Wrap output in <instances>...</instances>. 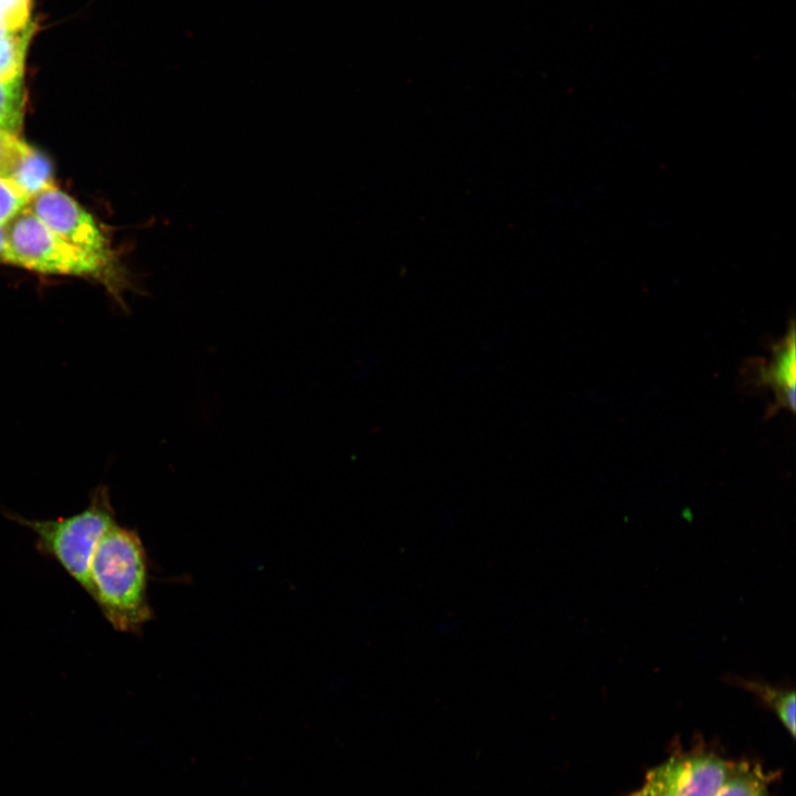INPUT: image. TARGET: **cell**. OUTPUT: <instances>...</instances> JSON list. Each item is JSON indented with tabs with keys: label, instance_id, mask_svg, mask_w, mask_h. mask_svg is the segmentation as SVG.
Segmentation results:
<instances>
[{
	"label": "cell",
	"instance_id": "cell-15",
	"mask_svg": "<svg viewBox=\"0 0 796 796\" xmlns=\"http://www.w3.org/2000/svg\"><path fill=\"white\" fill-rule=\"evenodd\" d=\"M0 262L7 263L6 227L0 224Z\"/></svg>",
	"mask_w": 796,
	"mask_h": 796
},
{
	"label": "cell",
	"instance_id": "cell-9",
	"mask_svg": "<svg viewBox=\"0 0 796 796\" xmlns=\"http://www.w3.org/2000/svg\"><path fill=\"white\" fill-rule=\"evenodd\" d=\"M7 178L11 179L30 199L55 186L51 161L30 145Z\"/></svg>",
	"mask_w": 796,
	"mask_h": 796
},
{
	"label": "cell",
	"instance_id": "cell-2",
	"mask_svg": "<svg viewBox=\"0 0 796 796\" xmlns=\"http://www.w3.org/2000/svg\"><path fill=\"white\" fill-rule=\"evenodd\" d=\"M8 517L28 527L35 536L36 551L55 561L90 593L92 556L102 536L116 523L107 488L95 489L88 505L66 517L30 520L17 514Z\"/></svg>",
	"mask_w": 796,
	"mask_h": 796
},
{
	"label": "cell",
	"instance_id": "cell-3",
	"mask_svg": "<svg viewBox=\"0 0 796 796\" xmlns=\"http://www.w3.org/2000/svg\"><path fill=\"white\" fill-rule=\"evenodd\" d=\"M7 263L48 274L100 275L109 262L71 245L28 208L6 226Z\"/></svg>",
	"mask_w": 796,
	"mask_h": 796
},
{
	"label": "cell",
	"instance_id": "cell-14",
	"mask_svg": "<svg viewBox=\"0 0 796 796\" xmlns=\"http://www.w3.org/2000/svg\"><path fill=\"white\" fill-rule=\"evenodd\" d=\"M33 0H0V20L17 31L30 24Z\"/></svg>",
	"mask_w": 796,
	"mask_h": 796
},
{
	"label": "cell",
	"instance_id": "cell-11",
	"mask_svg": "<svg viewBox=\"0 0 796 796\" xmlns=\"http://www.w3.org/2000/svg\"><path fill=\"white\" fill-rule=\"evenodd\" d=\"M25 100L22 76L0 77V129L18 134L23 123Z\"/></svg>",
	"mask_w": 796,
	"mask_h": 796
},
{
	"label": "cell",
	"instance_id": "cell-10",
	"mask_svg": "<svg viewBox=\"0 0 796 796\" xmlns=\"http://www.w3.org/2000/svg\"><path fill=\"white\" fill-rule=\"evenodd\" d=\"M34 24L0 38V77L14 78L23 74L27 48L34 32Z\"/></svg>",
	"mask_w": 796,
	"mask_h": 796
},
{
	"label": "cell",
	"instance_id": "cell-1",
	"mask_svg": "<svg viewBox=\"0 0 796 796\" xmlns=\"http://www.w3.org/2000/svg\"><path fill=\"white\" fill-rule=\"evenodd\" d=\"M147 584V554L138 533L115 523L92 556L88 595L116 631L138 633L153 618Z\"/></svg>",
	"mask_w": 796,
	"mask_h": 796
},
{
	"label": "cell",
	"instance_id": "cell-13",
	"mask_svg": "<svg viewBox=\"0 0 796 796\" xmlns=\"http://www.w3.org/2000/svg\"><path fill=\"white\" fill-rule=\"evenodd\" d=\"M28 146L18 134L0 129V176H8Z\"/></svg>",
	"mask_w": 796,
	"mask_h": 796
},
{
	"label": "cell",
	"instance_id": "cell-8",
	"mask_svg": "<svg viewBox=\"0 0 796 796\" xmlns=\"http://www.w3.org/2000/svg\"><path fill=\"white\" fill-rule=\"evenodd\" d=\"M777 777V772L765 769L756 761H736L715 796H773L771 786Z\"/></svg>",
	"mask_w": 796,
	"mask_h": 796
},
{
	"label": "cell",
	"instance_id": "cell-12",
	"mask_svg": "<svg viewBox=\"0 0 796 796\" xmlns=\"http://www.w3.org/2000/svg\"><path fill=\"white\" fill-rule=\"evenodd\" d=\"M30 198L9 178L0 176V224L7 226L25 209Z\"/></svg>",
	"mask_w": 796,
	"mask_h": 796
},
{
	"label": "cell",
	"instance_id": "cell-4",
	"mask_svg": "<svg viewBox=\"0 0 796 796\" xmlns=\"http://www.w3.org/2000/svg\"><path fill=\"white\" fill-rule=\"evenodd\" d=\"M735 762L700 740L647 771L642 784L626 796H715Z\"/></svg>",
	"mask_w": 796,
	"mask_h": 796
},
{
	"label": "cell",
	"instance_id": "cell-16",
	"mask_svg": "<svg viewBox=\"0 0 796 796\" xmlns=\"http://www.w3.org/2000/svg\"><path fill=\"white\" fill-rule=\"evenodd\" d=\"M11 32H14V31L11 30L9 27H7V24L0 20V38L9 34Z\"/></svg>",
	"mask_w": 796,
	"mask_h": 796
},
{
	"label": "cell",
	"instance_id": "cell-5",
	"mask_svg": "<svg viewBox=\"0 0 796 796\" xmlns=\"http://www.w3.org/2000/svg\"><path fill=\"white\" fill-rule=\"evenodd\" d=\"M27 208L65 242L109 262L107 240L93 217L56 186L31 198Z\"/></svg>",
	"mask_w": 796,
	"mask_h": 796
},
{
	"label": "cell",
	"instance_id": "cell-6",
	"mask_svg": "<svg viewBox=\"0 0 796 796\" xmlns=\"http://www.w3.org/2000/svg\"><path fill=\"white\" fill-rule=\"evenodd\" d=\"M751 371L754 374L752 381L756 386L766 387L774 394V404L771 405L768 415L782 408L794 410L796 360L793 324L785 336L773 344L771 359L753 363Z\"/></svg>",
	"mask_w": 796,
	"mask_h": 796
},
{
	"label": "cell",
	"instance_id": "cell-7",
	"mask_svg": "<svg viewBox=\"0 0 796 796\" xmlns=\"http://www.w3.org/2000/svg\"><path fill=\"white\" fill-rule=\"evenodd\" d=\"M721 680L754 694L760 702L776 714L792 737L795 736L796 696L793 688L771 684L756 677L726 673Z\"/></svg>",
	"mask_w": 796,
	"mask_h": 796
}]
</instances>
